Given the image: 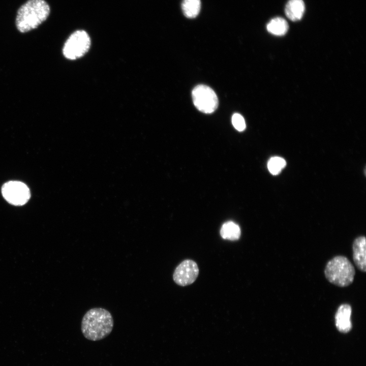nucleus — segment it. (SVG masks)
Instances as JSON below:
<instances>
[{
	"label": "nucleus",
	"instance_id": "nucleus-1",
	"mask_svg": "<svg viewBox=\"0 0 366 366\" xmlns=\"http://www.w3.org/2000/svg\"><path fill=\"white\" fill-rule=\"evenodd\" d=\"M111 314L102 308L89 309L84 315L81 329L84 337L90 341H96L107 337L113 327Z\"/></svg>",
	"mask_w": 366,
	"mask_h": 366
},
{
	"label": "nucleus",
	"instance_id": "nucleus-2",
	"mask_svg": "<svg viewBox=\"0 0 366 366\" xmlns=\"http://www.w3.org/2000/svg\"><path fill=\"white\" fill-rule=\"evenodd\" d=\"M49 13L50 7L44 0H28L18 11L16 27L21 33L29 32L43 22Z\"/></svg>",
	"mask_w": 366,
	"mask_h": 366
},
{
	"label": "nucleus",
	"instance_id": "nucleus-5",
	"mask_svg": "<svg viewBox=\"0 0 366 366\" xmlns=\"http://www.w3.org/2000/svg\"><path fill=\"white\" fill-rule=\"evenodd\" d=\"M192 96L195 106L203 113H212L218 106V99L216 94L207 85H197L193 89Z\"/></svg>",
	"mask_w": 366,
	"mask_h": 366
},
{
	"label": "nucleus",
	"instance_id": "nucleus-3",
	"mask_svg": "<svg viewBox=\"0 0 366 366\" xmlns=\"http://www.w3.org/2000/svg\"><path fill=\"white\" fill-rule=\"evenodd\" d=\"M324 274L330 283L338 287H345L353 283L355 270L353 264L346 257L338 255L327 262Z\"/></svg>",
	"mask_w": 366,
	"mask_h": 366
},
{
	"label": "nucleus",
	"instance_id": "nucleus-7",
	"mask_svg": "<svg viewBox=\"0 0 366 366\" xmlns=\"http://www.w3.org/2000/svg\"><path fill=\"white\" fill-rule=\"evenodd\" d=\"M199 274L197 263L190 259L185 260L176 267L173 274L174 282L181 286L193 284Z\"/></svg>",
	"mask_w": 366,
	"mask_h": 366
},
{
	"label": "nucleus",
	"instance_id": "nucleus-13",
	"mask_svg": "<svg viewBox=\"0 0 366 366\" xmlns=\"http://www.w3.org/2000/svg\"><path fill=\"white\" fill-rule=\"evenodd\" d=\"M181 8L186 17L189 18H195L200 10V0H183Z\"/></svg>",
	"mask_w": 366,
	"mask_h": 366
},
{
	"label": "nucleus",
	"instance_id": "nucleus-10",
	"mask_svg": "<svg viewBox=\"0 0 366 366\" xmlns=\"http://www.w3.org/2000/svg\"><path fill=\"white\" fill-rule=\"evenodd\" d=\"M305 6L302 0H289L285 6V14L292 21L300 20L304 12Z\"/></svg>",
	"mask_w": 366,
	"mask_h": 366
},
{
	"label": "nucleus",
	"instance_id": "nucleus-15",
	"mask_svg": "<svg viewBox=\"0 0 366 366\" xmlns=\"http://www.w3.org/2000/svg\"><path fill=\"white\" fill-rule=\"evenodd\" d=\"M232 123L234 127L238 131H242L246 128V123L243 116L237 113L232 116Z\"/></svg>",
	"mask_w": 366,
	"mask_h": 366
},
{
	"label": "nucleus",
	"instance_id": "nucleus-14",
	"mask_svg": "<svg viewBox=\"0 0 366 366\" xmlns=\"http://www.w3.org/2000/svg\"><path fill=\"white\" fill-rule=\"evenodd\" d=\"M286 161L279 157L271 158L268 162L267 167L269 172L273 175L278 174L285 167Z\"/></svg>",
	"mask_w": 366,
	"mask_h": 366
},
{
	"label": "nucleus",
	"instance_id": "nucleus-4",
	"mask_svg": "<svg viewBox=\"0 0 366 366\" xmlns=\"http://www.w3.org/2000/svg\"><path fill=\"white\" fill-rule=\"evenodd\" d=\"M90 39L84 30H76L67 40L63 47L64 56L69 59H76L84 55L88 50Z\"/></svg>",
	"mask_w": 366,
	"mask_h": 366
},
{
	"label": "nucleus",
	"instance_id": "nucleus-12",
	"mask_svg": "<svg viewBox=\"0 0 366 366\" xmlns=\"http://www.w3.org/2000/svg\"><path fill=\"white\" fill-rule=\"evenodd\" d=\"M266 28L271 34L276 36L284 35L288 31L287 22L282 17H275L267 24Z\"/></svg>",
	"mask_w": 366,
	"mask_h": 366
},
{
	"label": "nucleus",
	"instance_id": "nucleus-6",
	"mask_svg": "<svg viewBox=\"0 0 366 366\" xmlns=\"http://www.w3.org/2000/svg\"><path fill=\"white\" fill-rule=\"evenodd\" d=\"M2 193L9 203L18 206L25 204L30 196L27 186L18 181H10L5 183L2 187Z\"/></svg>",
	"mask_w": 366,
	"mask_h": 366
},
{
	"label": "nucleus",
	"instance_id": "nucleus-9",
	"mask_svg": "<svg viewBox=\"0 0 366 366\" xmlns=\"http://www.w3.org/2000/svg\"><path fill=\"white\" fill-rule=\"evenodd\" d=\"M365 237H356L352 245L353 260L357 268L363 272L366 271V242Z\"/></svg>",
	"mask_w": 366,
	"mask_h": 366
},
{
	"label": "nucleus",
	"instance_id": "nucleus-8",
	"mask_svg": "<svg viewBox=\"0 0 366 366\" xmlns=\"http://www.w3.org/2000/svg\"><path fill=\"white\" fill-rule=\"evenodd\" d=\"M351 313L352 308L349 304L343 303L338 307L334 318L336 327L341 332L347 333L352 329Z\"/></svg>",
	"mask_w": 366,
	"mask_h": 366
},
{
	"label": "nucleus",
	"instance_id": "nucleus-11",
	"mask_svg": "<svg viewBox=\"0 0 366 366\" xmlns=\"http://www.w3.org/2000/svg\"><path fill=\"white\" fill-rule=\"evenodd\" d=\"M239 226L232 221L227 222L223 224L220 230L221 237L230 240H238L240 236Z\"/></svg>",
	"mask_w": 366,
	"mask_h": 366
}]
</instances>
